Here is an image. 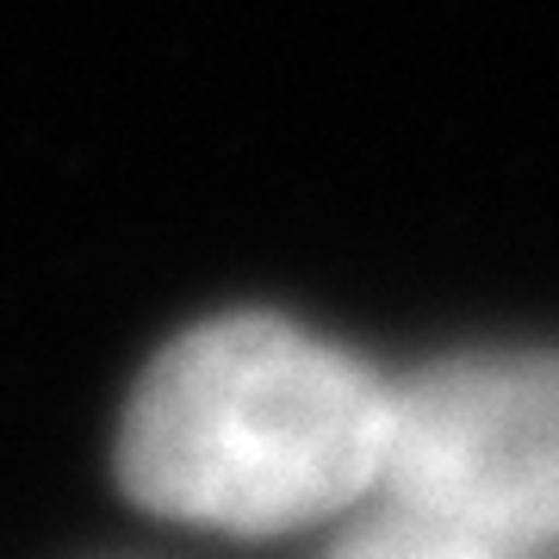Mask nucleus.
Listing matches in <instances>:
<instances>
[{
	"label": "nucleus",
	"instance_id": "obj_1",
	"mask_svg": "<svg viewBox=\"0 0 559 559\" xmlns=\"http://www.w3.org/2000/svg\"><path fill=\"white\" fill-rule=\"evenodd\" d=\"M385 411L392 392L355 355L280 318H218L143 373L119 473L143 510L274 535L373 491Z\"/></svg>",
	"mask_w": 559,
	"mask_h": 559
},
{
	"label": "nucleus",
	"instance_id": "obj_2",
	"mask_svg": "<svg viewBox=\"0 0 559 559\" xmlns=\"http://www.w3.org/2000/svg\"><path fill=\"white\" fill-rule=\"evenodd\" d=\"M380 479L491 559H559V355H460L399 385Z\"/></svg>",
	"mask_w": 559,
	"mask_h": 559
},
{
	"label": "nucleus",
	"instance_id": "obj_3",
	"mask_svg": "<svg viewBox=\"0 0 559 559\" xmlns=\"http://www.w3.org/2000/svg\"><path fill=\"white\" fill-rule=\"evenodd\" d=\"M336 559H491V554H479L473 540H460V535H448V528H436V522L404 516L399 510V516H385L380 528L355 535Z\"/></svg>",
	"mask_w": 559,
	"mask_h": 559
}]
</instances>
